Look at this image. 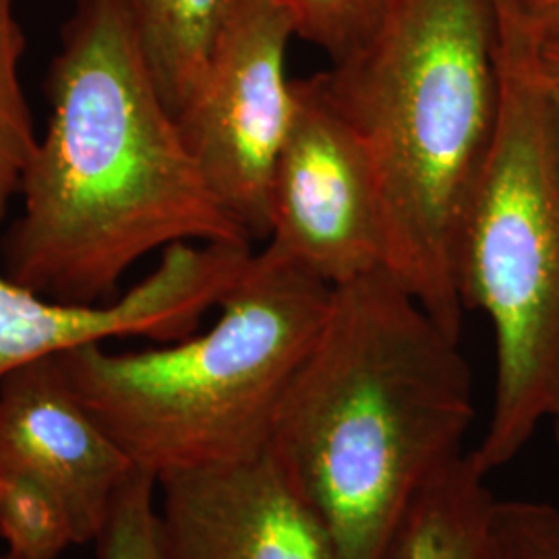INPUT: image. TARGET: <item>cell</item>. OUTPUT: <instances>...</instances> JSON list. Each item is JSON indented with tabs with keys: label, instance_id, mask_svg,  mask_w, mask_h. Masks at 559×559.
I'll return each mask as SVG.
<instances>
[{
	"label": "cell",
	"instance_id": "obj_1",
	"mask_svg": "<svg viewBox=\"0 0 559 559\" xmlns=\"http://www.w3.org/2000/svg\"><path fill=\"white\" fill-rule=\"evenodd\" d=\"M44 96L50 117L0 242L9 278L57 302L104 305L156 249L253 242L187 152L124 0H75Z\"/></svg>",
	"mask_w": 559,
	"mask_h": 559
},
{
	"label": "cell",
	"instance_id": "obj_4",
	"mask_svg": "<svg viewBox=\"0 0 559 559\" xmlns=\"http://www.w3.org/2000/svg\"><path fill=\"white\" fill-rule=\"evenodd\" d=\"M330 297L328 284L263 249L210 330L127 353L83 344L60 353V367L122 454L156 480L247 462L267 452Z\"/></svg>",
	"mask_w": 559,
	"mask_h": 559
},
{
	"label": "cell",
	"instance_id": "obj_21",
	"mask_svg": "<svg viewBox=\"0 0 559 559\" xmlns=\"http://www.w3.org/2000/svg\"><path fill=\"white\" fill-rule=\"evenodd\" d=\"M0 559H20V558H15V556H13V554H9V551H4V554H0Z\"/></svg>",
	"mask_w": 559,
	"mask_h": 559
},
{
	"label": "cell",
	"instance_id": "obj_9",
	"mask_svg": "<svg viewBox=\"0 0 559 559\" xmlns=\"http://www.w3.org/2000/svg\"><path fill=\"white\" fill-rule=\"evenodd\" d=\"M168 559H338L325 522L270 452L158 479Z\"/></svg>",
	"mask_w": 559,
	"mask_h": 559
},
{
	"label": "cell",
	"instance_id": "obj_17",
	"mask_svg": "<svg viewBox=\"0 0 559 559\" xmlns=\"http://www.w3.org/2000/svg\"><path fill=\"white\" fill-rule=\"evenodd\" d=\"M498 559H559V506L498 500L493 512Z\"/></svg>",
	"mask_w": 559,
	"mask_h": 559
},
{
	"label": "cell",
	"instance_id": "obj_3",
	"mask_svg": "<svg viewBox=\"0 0 559 559\" xmlns=\"http://www.w3.org/2000/svg\"><path fill=\"white\" fill-rule=\"evenodd\" d=\"M320 78L373 166L385 270L460 340V224L500 102L496 0H390L371 38Z\"/></svg>",
	"mask_w": 559,
	"mask_h": 559
},
{
	"label": "cell",
	"instance_id": "obj_12",
	"mask_svg": "<svg viewBox=\"0 0 559 559\" xmlns=\"http://www.w3.org/2000/svg\"><path fill=\"white\" fill-rule=\"evenodd\" d=\"M152 78L177 115L200 80L235 0H124Z\"/></svg>",
	"mask_w": 559,
	"mask_h": 559
},
{
	"label": "cell",
	"instance_id": "obj_6",
	"mask_svg": "<svg viewBox=\"0 0 559 559\" xmlns=\"http://www.w3.org/2000/svg\"><path fill=\"white\" fill-rule=\"evenodd\" d=\"M295 38L293 21L274 0H235L175 115L205 185L251 240L270 233L272 180L297 104L286 69Z\"/></svg>",
	"mask_w": 559,
	"mask_h": 559
},
{
	"label": "cell",
	"instance_id": "obj_13",
	"mask_svg": "<svg viewBox=\"0 0 559 559\" xmlns=\"http://www.w3.org/2000/svg\"><path fill=\"white\" fill-rule=\"evenodd\" d=\"M0 539L20 559H59L81 545L73 516L46 483L0 471Z\"/></svg>",
	"mask_w": 559,
	"mask_h": 559
},
{
	"label": "cell",
	"instance_id": "obj_18",
	"mask_svg": "<svg viewBox=\"0 0 559 559\" xmlns=\"http://www.w3.org/2000/svg\"><path fill=\"white\" fill-rule=\"evenodd\" d=\"M537 64L545 96L559 119V40H539Z\"/></svg>",
	"mask_w": 559,
	"mask_h": 559
},
{
	"label": "cell",
	"instance_id": "obj_8",
	"mask_svg": "<svg viewBox=\"0 0 559 559\" xmlns=\"http://www.w3.org/2000/svg\"><path fill=\"white\" fill-rule=\"evenodd\" d=\"M251 242L185 240L162 251L156 270L104 305L46 299L9 278L0 261V381L34 360L83 344L145 338L168 344L198 332L253 261Z\"/></svg>",
	"mask_w": 559,
	"mask_h": 559
},
{
	"label": "cell",
	"instance_id": "obj_16",
	"mask_svg": "<svg viewBox=\"0 0 559 559\" xmlns=\"http://www.w3.org/2000/svg\"><path fill=\"white\" fill-rule=\"evenodd\" d=\"M295 25L297 38L338 62L378 29L390 0H274Z\"/></svg>",
	"mask_w": 559,
	"mask_h": 559
},
{
	"label": "cell",
	"instance_id": "obj_11",
	"mask_svg": "<svg viewBox=\"0 0 559 559\" xmlns=\"http://www.w3.org/2000/svg\"><path fill=\"white\" fill-rule=\"evenodd\" d=\"M487 477L466 452L420 496L388 559H498Z\"/></svg>",
	"mask_w": 559,
	"mask_h": 559
},
{
	"label": "cell",
	"instance_id": "obj_19",
	"mask_svg": "<svg viewBox=\"0 0 559 559\" xmlns=\"http://www.w3.org/2000/svg\"><path fill=\"white\" fill-rule=\"evenodd\" d=\"M539 40H559V0H524Z\"/></svg>",
	"mask_w": 559,
	"mask_h": 559
},
{
	"label": "cell",
	"instance_id": "obj_2",
	"mask_svg": "<svg viewBox=\"0 0 559 559\" xmlns=\"http://www.w3.org/2000/svg\"><path fill=\"white\" fill-rule=\"evenodd\" d=\"M473 419L460 340L378 270L332 288L267 452L325 522L338 559H388L420 496L466 454Z\"/></svg>",
	"mask_w": 559,
	"mask_h": 559
},
{
	"label": "cell",
	"instance_id": "obj_10",
	"mask_svg": "<svg viewBox=\"0 0 559 559\" xmlns=\"http://www.w3.org/2000/svg\"><path fill=\"white\" fill-rule=\"evenodd\" d=\"M133 468L75 396L59 355L0 381V471L52 487L73 516L81 545L98 539Z\"/></svg>",
	"mask_w": 559,
	"mask_h": 559
},
{
	"label": "cell",
	"instance_id": "obj_5",
	"mask_svg": "<svg viewBox=\"0 0 559 559\" xmlns=\"http://www.w3.org/2000/svg\"><path fill=\"white\" fill-rule=\"evenodd\" d=\"M496 9L498 120L456 247L460 302L483 311L496 336L491 419L471 450L485 475L559 417V119L524 0Z\"/></svg>",
	"mask_w": 559,
	"mask_h": 559
},
{
	"label": "cell",
	"instance_id": "obj_7",
	"mask_svg": "<svg viewBox=\"0 0 559 559\" xmlns=\"http://www.w3.org/2000/svg\"><path fill=\"white\" fill-rule=\"evenodd\" d=\"M295 85L297 104L274 170L263 249L338 288L385 270L380 187L320 73Z\"/></svg>",
	"mask_w": 559,
	"mask_h": 559
},
{
	"label": "cell",
	"instance_id": "obj_20",
	"mask_svg": "<svg viewBox=\"0 0 559 559\" xmlns=\"http://www.w3.org/2000/svg\"><path fill=\"white\" fill-rule=\"evenodd\" d=\"M554 427H556V443H558V452H559V417L554 420Z\"/></svg>",
	"mask_w": 559,
	"mask_h": 559
},
{
	"label": "cell",
	"instance_id": "obj_14",
	"mask_svg": "<svg viewBox=\"0 0 559 559\" xmlns=\"http://www.w3.org/2000/svg\"><path fill=\"white\" fill-rule=\"evenodd\" d=\"M25 48L15 0H0V224L20 195L23 173L40 138L21 83Z\"/></svg>",
	"mask_w": 559,
	"mask_h": 559
},
{
	"label": "cell",
	"instance_id": "obj_15",
	"mask_svg": "<svg viewBox=\"0 0 559 559\" xmlns=\"http://www.w3.org/2000/svg\"><path fill=\"white\" fill-rule=\"evenodd\" d=\"M94 543L98 559H168L162 539L156 477L133 468L120 485Z\"/></svg>",
	"mask_w": 559,
	"mask_h": 559
}]
</instances>
